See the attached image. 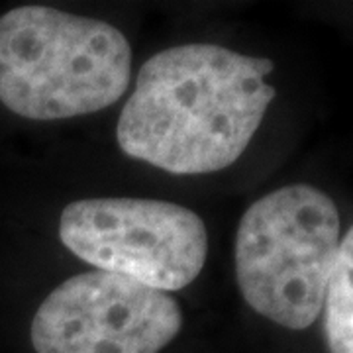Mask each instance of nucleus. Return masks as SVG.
<instances>
[{"mask_svg":"<svg viewBox=\"0 0 353 353\" xmlns=\"http://www.w3.org/2000/svg\"><path fill=\"white\" fill-rule=\"evenodd\" d=\"M275 65L214 43L159 51L139 69L116 139L128 157L173 175L222 171L259 130Z\"/></svg>","mask_w":353,"mask_h":353,"instance_id":"nucleus-1","label":"nucleus"},{"mask_svg":"<svg viewBox=\"0 0 353 353\" xmlns=\"http://www.w3.org/2000/svg\"><path fill=\"white\" fill-rule=\"evenodd\" d=\"M132 48L108 22L50 6L0 16V102L28 120L94 114L126 94Z\"/></svg>","mask_w":353,"mask_h":353,"instance_id":"nucleus-2","label":"nucleus"},{"mask_svg":"<svg viewBox=\"0 0 353 353\" xmlns=\"http://www.w3.org/2000/svg\"><path fill=\"white\" fill-rule=\"evenodd\" d=\"M181 328V304L167 292L88 271L46 296L30 338L36 353H161Z\"/></svg>","mask_w":353,"mask_h":353,"instance_id":"nucleus-5","label":"nucleus"},{"mask_svg":"<svg viewBox=\"0 0 353 353\" xmlns=\"http://www.w3.org/2000/svg\"><path fill=\"white\" fill-rule=\"evenodd\" d=\"M340 250V212L312 185H289L255 201L236 234V281L257 314L310 328L324 308Z\"/></svg>","mask_w":353,"mask_h":353,"instance_id":"nucleus-3","label":"nucleus"},{"mask_svg":"<svg viewBox=\"0 0 353 353\" xmlns=\"http://www.w3.org/2000/svg\"><path fill=\"white\" fill-rule=\"evenodd\" d=\"M59 238L97 271L116 273L155 290H181L201 275L208 255L202 218L153 199H85L59 220Z\"/></svg>","mask_w":353,"mask_h":353,"instance_id":"nucleus-4","label":"nucleus"},{"mask_svg":"<svg viewBox=\"0 0 353 353\" xmlns=\"http://www.w3.org/2000/svg\"><path fill=\"white\" fill-rule=\"evenodd\" d=\"M324 334L330 353H353V226L340 240L324 299Z\"/></svg>","mask_w":353,"mask_h":353,"instance_id":"nucleus-6","label":"nucleus"}]
</instances>
